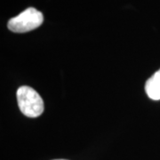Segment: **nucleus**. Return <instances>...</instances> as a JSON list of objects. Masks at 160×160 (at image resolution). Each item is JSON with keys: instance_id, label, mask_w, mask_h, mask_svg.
Instances as JSON below:
<instances>
[{"instance_id": "1", "label": "nucleus", "mask_w": 160, "mask_h": 160, "mask_svg": "<svg viewBox=\"0 0 160 160\" xmlns=\"http://www.w3.org/2000/svg\"><path fill=\"white\" fill-rule=\"evenodd\" d=\"M17 102L22 113L29 118H38L44 111V102L33 88L21 86L17 90Z\"/></svg>"}, {"instance_id": "2", "label": "nucleus", "mask_w": 160, "mask_h": 160, "mask_svg": "<svg viewBox=\"0 0 160 160\" xmlns=\"http://www.w3.org/2000/svg\"><path fill=\"white\" fill-rule=\"evenodd\" d=\"M44 17L42 12L33 7H29L25 11L12 18L8 22V29L15 33L29 32L38 28L43 23Z\"/></svg>"}, {"instance_id": "3", "label": "nucleus", "mask_w": 160, "mask_h": 160, "mask_svg": "<svg viewBox=\"0 0 160 160\" xmlns=\"http://www.w3.org/2000/svg\"><path fill=\"white\" fill-rule=\"evenodd\" d=\"M145 91L149 99L153 101L160 100V69L150 77L145 84Z\"/></svg>"}, {"instance_id": "4", "label": "nucleus", "mask_w": 160, "mask_h": 160, "mask_svg": "<svg viewBox=\"0 0 160 160\" xmlns=\"http://www.w3.org/2000/svg\"><path fill=\"white\" fill-rule=\"evenodd\" d=\"M56 160H65V159H56Z\"/></svg>"}]
</instances>
